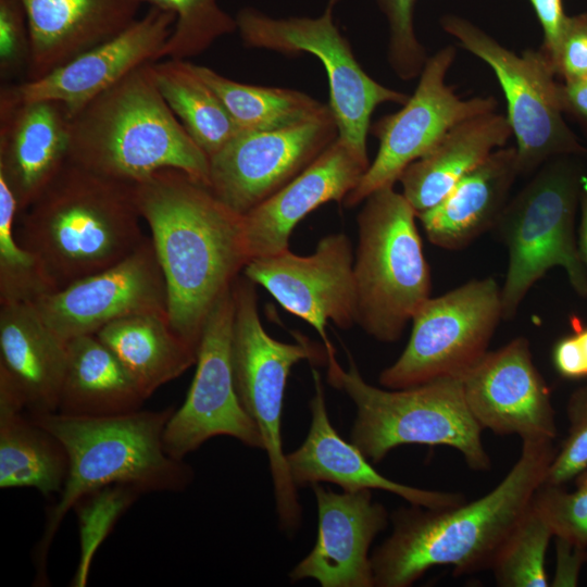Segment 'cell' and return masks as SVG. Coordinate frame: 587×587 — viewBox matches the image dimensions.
<instances>
[{
  "mask_svg": "<svg viewBox=\"0 0 587 587\" xmlns=\"http://www.w3.org/2000/svg\"><path fill=\"white\" fill-rule=\"evenodd\" d=\"M167 290L173 329L198 347L205 320L249 262L242 215L176 168L134 183Z\"/></svg>",
  "mask_w": 587,
  "mask_h": 587,
  "instance_id": "cell-1",
  "label": "cell"
},
{
  "mask_svg": "<svg viewBox=\"0 0 587 587\" xmlns=\"http://www.w3.org/2000/svg\"><path fill=\"white\" fill-rule=\"evenodd\" d=\"M554 454L553 441H523L509 473L479 499L448 509L397 510L390 536L371 554L374 586L409 587L438 565L452 566L455 575L490 569L545 483Z\"/></svg>",
  "mask_w": 587,
  "mask_h": 587,
  "instance_id": "cell-2",
  "label": "cell"
},
{
  "mask_svg": "<svg viewBox=\"0 0 587 587\" xmlns=\"http://www.w3.org/2000/svg\"><path fill=\"white\" fill-rule=\"evenodd\" d=\"M17 216L16 238L36 257L53 291L114 265L147 237L134 183L68 161Z\"/></svg>",
  "mask_w": 587,
  "mask_h": 587,
  "instance_id": "cell-3",
  "label": "cell"
},
{
  "mask_svg": "<svg viewBox=\"0 0 587 587\" xmlns=\"http://www.w3.org/2000/svg\"><path fill=\"white\" fill-rule=\"evenodd\" d=\"M173 412L170 408L105 416L29 415L61 442L68 460L64 486L47 513L36 547L39 583L46 582L47 554L63 517L85 495L115 484L140 492L179 491L190 484L191 467L168 455L163 447V433Z\"/></svg>",
  "mask_w": 587,
  "mask_h": 587,
  "instance_id": "cell-4",
  "label": "cell"
},
{
  "mask_svg": "<svg viewBox=\"0 0 587 587\" xmlns=\"http://www.w3.org/2000/svg\"><path fill=\"white\" fill-rule=\"evenodd\" d=\"M152 63L128 73L71 120L68 162L138 183L164 168L209 184V157L161 95Z\"/></svg>",
  "mask_w": 587,
  "mask_h": 587,
  "instance_id": "cell-5",
  "label": "cell"
},
{
  "mask_svg": "<svg viewBox=\"0 0 587 587\" xmlns=\"http://www.w3.org/2000/svg\"><path fill=\"white\" fill-rule=\"evenodd\" d=\"M327 382L357 408L350 439L372 462L403 445L447 446L473 471H488L491 460L483 428L472 415L460 377H445L403 389L370 385L351 355L345 370L327 353Z\"/></svg>",
  "mask_w": 587,
  "mask_h": 587,
  "instance_id": "cell-6",
  "label": "cell"
},
{
  "mask_svg": "<svg viewBox=\"0 0 587 587\" xmlns=\"http://www.w3.org/2000/svg\"><path fill=\"white\" fill-rule=\"evenodd\" d=\"M585 158L561 155L541 165L492 228L509 253L502 320H512L532 286L557 266L565 271L573 290L587 298V268L575 233Z\"/></svg>",
  "mask_w": 587,
  "mask_h": 587,
  "instance_id": "cell-7",
  "label": "cell"
},
{
  "mask_svg": "<svg viewBox=\"0 0 587 587\" xmlns=\"http://www.w3.org/2000/svg\"><path fill=\"white\" fill-rule=\"evenodd\" d=\"M416 212L394 186L373 191L360 210L353 273L357 324L382 342H395L430 297L432 277Z\"/></svg>",
  "mask_w": 587,
  "mask_h": 587,
  "instance_id": "cell-8",
  "label": "cell"
},
{
  "mask_svg": "<svg viewBox=\"0 0 587 587\" xmlns=\"http://www.w3.org/2000/svg\"><path fill=\"white\" fill-rule=\"evenodd\" d=\"M235 304L232 361L239 401L263 440L273 482L280 529L292 535L302 521V507L283 450L282 416L288 375L302 360L326 363L327 351L305 336L279 341L264 329L257 285L245 275L233 285Z\"/></svg>",
  "mask_w": 587,
  "mask_h": 587,
  "instance_id": "cell-9",
  "label": "cell"
},
{
  "mask_svg": "<svg viewBox=\"0 0 587 587\" xmlns=\"http://www.w3.org/2000/svg\"><path fill=\"white\" fill-rule=\"evenodd\" d=\"M337 0H328L317 17H272L254 8L236 14L237 32L251 49L284 54L310 53L324 66L329 86L328 105L339 137L367 154L371 117L383 103L404 104L409 95L388 88L372 78L358 62L346 37L333 20Z\"/></svg>",
  "mask_w": 587,
  "mask_h": 587,
  "instance_id": "cell-10",
  "label": "cell"
},
{
  "mask_svg": "<svg viewBox=\"0 0 587 587\" xmlns=\"http://www.w3.org/2000/svg\"><path fill=\"white\" fill-rule=\"evenodd\" d=\"M440 25L463 49L494 71L516 140L520 175L532 174L557 157H587V148L564 121L559 83L541 49H526L516 54L472 22L453 14L445 15Z\"/></svg>",
  "mask_w": 587,
  "mask_h": 587,
  "instance_id": "cell-11",
  "label": "cell"
},
{
  "mask_svg": "<svg viewBox=\"0 0 587 587\" xmlns=\"http://www.w3.org/2000/svg\"><path fill=\"white\" fill-rule=\"evenodd\" d=\"M502 320L501 288L494 277L472 279L428 298L412 317L400 357L379 384L403 389L445 377H462L487 352Z\"/></svg>",
  "mask_w": 587,
  "mask_h": 587,
  "instance_id": "cell-12",
  "label": "cell"
},
{
  "mask_svg": "<svg viewBox=\"0 0 587 587\" xmlns=\"http://www.w3.org/2000/svg\"><path fill=\"white\" fill-rule=\"evenodd\" d=\"M455 54V48L449 45L429 57L402 108L371 125L378 150L358 186L344 200L345 207L353 208L373 191L394 186L408 165L427 154L457 124L497 111L498 101L492 96L463 99L447 85Z\"/></svg>",
  "mask_w": 587,
  "mask_h": 587,
  "instance_id": "cell-13",
  "label": "cell"
},
{
  "mask_svg": "<svg viewBox=\"0 0 587 587\" xmlns=\"http://www.w3.org/2000/svg\"><path fill=\"white\" fill-rule=\"evenodd\" d=\"M234 296L226 290L210 311L197 347L196 373L182 407L163 433L165 452L176 460L215 436L263 449L260 432L242 408L234 382L232 340Z\"/></svg>",
  "mask_w": 587,
  "mask_h": 587,
  "instance_id": "cell-14",
  "label": "cell"
},
{
  "mask_svg": "<svg viewBox=\"0 0 587 587\" xmlns=\"http://www.w3.org/2000/svg\"><path fill=\"white\" fill-rule=\"evenodd\" d=\"M338 136L330 109L285 128L240 130L209 158L208 187L243 215L303 172Z\"/></svg>",
  "mask_w": 587,
  "mask_h": 587,
  "instance_id": "cell-15",
  "label": "cell"
},
{
  "mask_svg": "<svg viewBox=\"0 0 587 587\" xmlns=\"http://www.w3.org/2000/svg\"><path fill=\"white\" fill-rule=\"evenodd\" d=\"M353 263L349 237L333 233L321 238L309 255H298L288 249L253 259L242 272L288 313L310 324L327 353H335L326 333L327 323L332 321L340 329L357 324Z\"/></svg>",
  "mask_w": 587,
  "mask_h": 587,
  "instance_id": "cell-16",
  "label": "cell"
},
{
  "mask_svg": "<svg viewBox=\"0 0 587 587\" xmlns=\"http://www.w3.org/2000/svg\"><path fill=\"white\" fill-rule=\"evenodd\" d=\"M64 341L95 335L109 323L137 313L167 314V290L151 238L129 255L34 302Z\"/></svg>",
  "mask_w": 587,
  "mask_h": 587,
  "instance_id": "cell-17",
  "label": "cell"
},
{
  "mask_svg": "<svg viewBox=\"0 0 587 587\" xmlns=\"http://www.w3.org/2000/svg\"><path fill=\"white\" fill-rule=\"evenodd\" d=\"M461 379L466 404L483 429L516 435L522 441L557 437L550 388L534 364L526 337L488 351Z\"/></svg>",
  "mask_w": 587,
  "mask_h": 587,
  "instance_id": "cell-18",
  "label": "cell"
},
{
  "mask_svg": "<svg viewBox=\"0 0 587 587\" xmlns=\"http://www.w3.org/2000/svg\"><path fill=\"white\" fill-rule=\"evenodd\" d=\"M175 15L150 7L123 32L78 54L35 80L1 86L0 96L15 102L53 100L73 118L100 93L128 73L160 60Z\"/></svg>",
  "mask_w": 587,
  "mask_h": 587,
  "instance_id": "cell-19",
  "label": "cell"
},
{
  "mask_svg": "<svg viewBox=\"0 0 587 587\" xmlns=\"http://www.w3.org/2000/svg\"><path fill=\"white\" fill-rule=\"evenodd\" d=\"M317 507V537L289 573L291 583L311 578L322 587H373L370 547L388 524L386 508L369 489L335 492L311 486Z\"/></svg>",
  "mask_w": 587,
  "mask_h": 587,
  "instance_id": "cell-20",
  "label": "cell"
},
{
  "mask_svg": "<svg viewBox=\"0 0 587 587\" xmlns=\"http://www.w3.org/2000/svg\"><path fill=\"white\" fill-rule=\"evenodd\" d=\"M370 164L367 154L338 136L303 172L242 215L249 261L288 250L299 222L327 202H344Z\"/></svg>",
  "mask_w": 587,
  "mask_h": 587,
  "instance_id": "cell-21",
  "label": "cell"
},
{
  "mask_svg": "<svg viewBox=\"0 0 587 587\" xmlns=\"http://www.w3.org/2000/svg\"><path fill=\"white\" fill-rule=\"evenodd\" d=\"M314 395L310 400L311 424L300 447L286 453L290 477L297 488L333 483L345 491L378 489L395 494L413 505L448 509L464 502L458 492L422 489L395 482L373 466L352 442L344 440L330 423L322 378L312 370Z\"/></svg>",
  "mask_w": 587,
  "mask_h": 587,
  "instance_id": "cell-22",
  "label": "cell"
},
{
  "mask_svg": "<svg viewBox=\"0 0 587 587\" xmlns=\"http://www.w3.org/2000/svg\"><path fill=\"white\" fill-rule=\"evenodd\" d=\"M71 117L61 102L0 96V176L26 210L68 161Z\"/></svg>",
  "mask_w": 587,
  "mask_h": 587,
  "instance_id": "cell-23",
  "label": "cell"
},
{
  "mask_svg": "<svg viewBox=\"0 0 587 587\" xmlns=\"http://www.w3.org/2000/svg\"><path fill=\"white\" fill-rule=\"evenodd\" d=\"M28 18L30 57L26 80L116 36L135 20L137 0H21Z\"/></svg>",
  "mask_w": 587,
  "mask_h": 587,
  "instance_id": "cell-24",
  "label": "cell"
},
{
  "mask_svg": "<svg viewBox=\"0 0 587 587\" xmlns=\"http://www.w3.org/2000/svg\"><path fill=\"white\" fill-rule=\"evenodd\" d=\"M0 305V377L20 396L28 415L58 412L66 341L47 325L34 303Z\"/></svg>",
  "mask_w": 587,
  "mask_h": 587,
  "instance_id": "cell-25",
  "label": "cell"
},
{
  "mask_svg": "<svg viewBox=\"0 0 587 587\" xmlns=\"http://www.w3.org/2000/svg\"><path fill=\"white\" fill-rule=\"evenodd\" d=\"M519 175L516 148L495 150L438 204L417 214L427 239L439 248L460 250L492 230Z\"/></svg>",
  "mask_w": 587,
  "mask_h": 587,
  "instance_id": "cell-26",
  "label": "cell"
},
{
  "mask_svg": "<svg viewBox=\"0 0 587 587\" xmlns=\"http://www.w3.org/2000/svg\"><path fill=\"white\" fill-rule=\"evenodd\" d=\"M511 136L507 115L497 112L457 124L427 154L405 167L398 179L401 193L416 215L432 209Z\"/></svg>",
  "mask_w": 587,
  "mask_h": 587,
  "instance_id": "cell-27",
  "label": "cell"
},
{
  "mask_svg": "<svg viewBox=\"0 0 587 587\" xmlns=\"http://www.w3.org/2000/svg\"><path fill=\"white\" fill-rule=\"evenodd\" d=\"M59 413L105 416L139 410L148 398L117 357L96 336L66 341Z\"/></svg>",
  "mask_w": 587,
  "mask_h": 587,
  "instance_id": "cell-28",
  "label": "cell"
},
{
  "mask_svg": "<svg viewBox=\"0 0 587 587\" xmlns=\"http://www.w3.org/2000/svg\"><path fill=\"white\" fill-rule=\"evenodd\" d=\"M24 410L17 394L0 379V487L35 488L43 496L60 494L68 469L66 452Z\"/></svg>",
  "mask_w": 587,
  "mask_h": 587,
  "instance_id": "cell-29",
  "label": "cell"
},
{
  "mask_svg": "<svg viewBox=\"0 0 587 587\" xmlns=\"http://www.w3.org/2000/svg\"><path fill=\"white\" fill-rule=\"evenodd\" d=\"M149 397L196 364L197 350L171 326L165 313L121 317L95 334Z\"/></svg>",
  "mask_w": 587,
  "mask_h": 587,
  "instance_id": "cell-30",
  "label": "cell"
},
{
  "mask_svg": "<svg viewBox=\"0 0 587 587\" xmlns=\"http://www.w3.org/2000/svg\"><path fill=\"white\" fill-rule=\"evenodd\" d=\"M157 86L192 140L210 158L241 129L214 91L187 60L151 64Z\"/></svg>",
  "mask_w": 587,
  "mask_h": 587,
  "instance_id": "cell-31",
  "label": "cell"
},
{
  "mask_svg": "<svg viewBox=\"0 0 587 587\" xmlns=\"http://www.w3.org/2000/svg\"><path fill=\"white\" fill-rule=\"evenodd\" d=\"M220 96L241 130H273L317 117L330 108L300 90L243 84L191 63Z\"/></svg>",
  "mask_w": 587,
  "mask_h": 587,
  "instance_id": "cell-32",
  "label": "cell"
},
{
  "mask_svg": "<svg viewBox=\"0 0 587 587\" xmlns=\"http://www.w3.org/2000/svg\"><path fill=\"white\" fill-rule=\"evenodd\" d=\"M17 201L0 176V304L36 302L53 292L36 257L16 238Z\"/></svg>",
  "mask_w": 587,
  "mask_h": 587,
  "instance_id": "cell-33",
  "label": "cell"
},
{
  "mask_svg": "<svg viewBox=\"0 0 587 587\" xmlns=\"http://www.w3.org/2000/svg\"><path fill=\"white\" fill-rule=\"evenodd\" d=\"M553 532L530 504L509 535L490 570L501 587L550 586L546 555Z\"/></svg>",
  "mask_w": 587,
  "mask_h": 587,
  "instance_id": "cell-34",
  "label": "cell"
},
{
  "mask_svg": "<svg viewBox=\"0 0 587 587\" xmlns=\"http://www.w3.org/2000/svg\"><path fill=\"white\" fill-rule=\"evenodd\" d=\"M168 11L175 23L162 58L187 60L209 49L218 38L237 32L236 18L217 0H137Z\"/></svg>",
  "mask_w": 587,
  "mask_h": 587,
  "instance_id": "cell-35",
  "label": "cell"
},
{
  "mask_svg": "<svg viewBox=\"0 0 587 587\" xmlns=\"http://www.w3.org/2000/svg\"><path fill=\"white\" fill-rule=\"evenodd\" d=\"M139 494V490L128 485H109L85 495L75 504L79 520L80 555L72 586H86L95 552L118 516Z\"/></svg>",
  "mask_w": 587,
  "mask_h": 587,
  "instance_id": "cell-36",
  "label": "cell"
},
{
  "mask_svg": "<svg viewBox=\"0 0 587 587\" xmlns=\"http://www.w3.org/2000/svg\"><path fill=\"white\" fill-rule=\"evenodd\" d=\"M575 489L544 483L536 490L532 505L561 537L587 548V467L575 478Z\"/></svg>",
  "mask_w": 587,
  "mask_h": 587,
  "instance_id": "cell-37",
  "label": "cell"
},
{
  "mask_svg": "<svg viewBox=\"0 0 587 587\" xmlns=\"http://www.w3.org/2000/svg\"><path fill=\"white\" fill-rule=\"evenodd\" d=\"M388 24L387 61L402 80L420 76L427 60L426 48L414 28L416 0H375Z\"/></svg>",
  "mask_w": 587,
  "mask_h": 587,
  "instance_id": "cell-38",
  "label": "cell"
},
{
  "mask_svg": "<svg viewBox=\"0 0 587 587\" xmlns=\"http://www.w3.org/2000/svg\"><path fill=\"white\" fill-rule=\"evenodd\" d=\"M569 432L555 451L546 484L565 485L587 467V385L573 390L566 403Z\"/></svg>",
  "mask_w": 587,
  "mask_h": 587,
  "instance_id": "cell-39",
  "label": "cell"
},
{
  "mask_svg": "<svg viewBox=\"0 0 587 587\" xmlns=\"http://www.w3.org/2000/svg\"><path fill=\"white\" fill-rule=\"evenodd\" d=\"M30 57V32L21 0H0V76L7 80L22 71Z\"/></svg>",
  "mask_w": 587,
  "mask_h": 587,
  "instance_id": "cell-40",
  "label": "cell"
},
{
  "mask_svg": "<svg viewBox=\"0 0 587 587\" xmlns=\"http://www.w3.org/2000/svg\"><path fill=\"white\" fill-rule=\"evenodd\" d=\"M548 59L562 82L587 77V13L567 17L559 42Z\"/></svg>",
  "mask_w": 587,
  "mask_h": 587,
  "instance_id": "cell-41",
  "label": "cell"
},
{
  "mask_svg": "<svg viewBox=\"0 0 587 587\" xmlns=\"http://www.w3.org/2000/svg\"><path fill=\"white\" fill-rule=\"evenodd\" d=\"M557 562L550 586H576L583 564L587 562V548L571 540L555 537Z\"/></svg>",
  "mask_w": 587,
  "mask_h": 587,
  "instance_id": "cell-42",
  "label": "cell"
},
{
  "mask_svg": "<svg viewBox=\"0 0 587 587\" xmlns=\"http://www.w3.org/2000/svg\"><path fill=\"white\" fill-rule=\"evenodd\" d=\"M544 32L541 50L549 57L555 49L567 15L563 9V0H529Z\"/></svg>",
  "mask_w": 587,
  "mask_h": 587,
  "instance_id": "cell-43",
  "label": "cell"
},
{
  "mask_svg": "<svg viewBox=\"0 0 587 587\" xmlns=\"http://www.w3.org/2000/svg\"><path fill=\"white\" fill-rule=\"evenodd\" d=\"M552 363L557 373L563 378L587 377V369L573 333L557 340L552 349Z\"/></svg>",
  "mask_w": 587,
  "mask_h": 587,
  "instance_id": "cell-44",
  "label": "cell"
},
{
  "mask_svg": "<svg viewBox=\"0 0 587 587\" xmlns=\"http://www.w3.org/2000/svg\"><path fill=\"white\" fill-rule=\"evenodd\" d=\"M558 92L563 114L587 134V77L559 83Z\"/></svg>",
  "mask_w": 587,
  "mask_h": 587,
  "instance_id": "cell-45",
  "label": "cell"
},
{
  "mask_svg": "<svg viewBox=\"0 0 587 587\" xmlns=\"http://www.w3.org/2000/svg\"><path fill=\"white\" fill-rule=\"evenodd\" d=\"M580 222L577 234L578 250L584 265L587 268V175L583 179L580 197Z\"/></svg>",
  "mask_w": 587,
  "mask_h": 587,
  "instance_id": "cell-46",
  "label": "cell"
},
{
  "mask_svg": "<svg viewBox=\"0 0 587 587\" xmlns=\"http://www.w3.org/2000/svg\"><path fill=\"white\" fill-rule=\"evenodd\" d=\"M570 323L573 329L572 333L575 335L578 341L579 349L587 369V325L583 324V322L575 315L571 317Z\"/></svg>",
  "mask_w": 587,
  "mask_h": 587,
  "instance_id": "cell-47",
  "label": "cell"
}]
</instances>
